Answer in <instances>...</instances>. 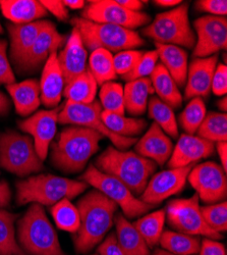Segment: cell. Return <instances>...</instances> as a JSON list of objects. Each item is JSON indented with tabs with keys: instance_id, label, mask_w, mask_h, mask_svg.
Segmentation results:
<instances>
[{
	"instance_id": "obj_54",
	"label": "cell",
	"mask_w": 227,
	"mask_h": 255,
	"mask_svg": "<svg viewBox=\"0 0 227 255\" xmlns=\"http://www.w3.org/2000/svg\"><path fill=\"white\" fill-rule=\"evenodd\" d=\"M63 2L67 7H70L71 9L84 8L86 3L85 1H82V0H65Z\"/></svg>"
},
{
	"instance_id": "obj_26",
	"label": "cell",
	"mask_w": 227,
	"mask_h": 255,
	"mask_svg": "<svg viewBox=\"0 0 227 255\" xmlns=\"http://www.w3.org/2000/svg\"><path fill=\"white\" fill-rule=\"evenodd\" d=\"M15 112L22 117H28L38 110L41 104L40 85L35 79L25 80L6 86Z\"/></svg>"
},
{
	"instance_id": "obj_56",
	"label": "cell",
	"mask_w": 227,
	"mask_h": 255,
	"mask_svg": "<svg viewBox=\"0 0 227 255\" xmlns=\"http://www.w3.org/2000/svg\"><path fill=\"white\" fill-rule=\"evenodd\" d=\"M227 99H226V96H224L222 99H220L219 101H218V103H217V105H218V109L219 110H221L224 114L226 113V110H227V101H226Z\"/></svg>"
},
{
	"instance_id": "obj_19",
	"label": "cell",
	"mask_w": 227,
	"mask_h": 255,
	"mask_svg": "<svg viewBox=\"0 0 227 255\" xmlns=\"http://www.w3.org/2000/svg\"><path fill=\"white\" fill-rule=\"evenodd\" d=\"M48 23L49 20L40 19L30 24L7 25L10 39L9 56L13 65L18 70L22 69L35 40L37 39L40 32L48 25Z\"/></svg>"
},
{
	"instance_id": "obj_55",
	"label": "cell",
	"mask_w": 227,
	"mask_h": 255,
	"mask_svg": "<svg viewBox=\"0 0 227 255\" xmlns=\"http://www.w3.org/2000/svg\"><path fill=\"white\" fill-rule=\"evenodd\" d=\"M154 3L159 6H175L179 5L181 1L180 0H156Z\"/></svg>"
},
{
	"instance_id": "obj_6",
	"label": "cell",
	"mask_w": 227,
	"mask_h": 255,
	"mask_svg": "<svg viewBox=\"0 0 227 255\" xmlns=\"http://www.w3.org/2000/svg\"><path fill=\"white\" fill-rule=\"evenodd\" d=\"M72 25L78 30L82 43L91 52L98 48L120 52L145 45V40L137 32L122 27L97 24L82 17L72 19Z\"/></svg>"
},
{
	"instance_id": "obj_1",
	"label": "cell",
	"mask_w": 227,
	"mask_h": 255,
	"mask_svg": "<svg viewBox=\"0 0 227 255\" xmlns=\"http://www.w3.org/2000/svg\"><path fill=\"white\" fill-rule=\"evenodd\" d=\"M117 207L115 202L96 189L78 200L79 228L74 236L77 252L87 253L103 240L113 225Z\"/></svg>"
},
{
	"instance_id": "obj_36",
	"label": "cell",
	"mask_w": 227,
	"mask_h": 255,
	"mask_svg": "<svg viewBox=\"0 0 227 255\" xmlns=\"http://www.w3.org/2000/svg\"><path fill=\"white\" fill-rule=\"evenodd\" d=\"M16 215L0 208V255H27L15 239Z\"/></svg>"
},
{
	"instance_id": "obj_48",
	"label": "cell",
	"mask_w": 227,
	"mask_h": 255,
	"mask_svg": "<svg viewBox=\"0 0 227 255\" xmlns=\"http://www.w3.org/2000/svg\"><path fill=\"white\" fill-rule=\"evenodd\" d=\"M42 5L45 7L47 12L52 13L55 17L60 20L69 19V10L67 6L60 0H42Z\"/></svg>"
},
{
	"instance_id": "obj_14",
	"label": "cell",
	"mask_w": 227,
	"mask_h": 255,
	"mask_svg": "<svg viewBox=\"0 0 227 255\" xmlns=\"http://www.w3.org/2000/svg\"><path fill=\"white\" fill-rule=\"evenodd\" d=\"M197 32L194 56L205 58L225 50L227 46V19L225 16L205 15L194 22Z\"/></svg>"
},
{
	"instance_id": "obj_49",
	"label": "cell",
	"mask_w": 227,
	"mask_h": 255,
	"mask_svg": "<svg viewBox=\"0 0 227 255\" xmlns=\"http://www.w3.org/2000/svg\"><path fill=\"white\" fill-rule=\"evenodd\" d=\"M200 255H226L225 246L213 239H204L201 241Z\"/></svg>"
},
{
	"instance_id": "obj_5",
	"label": "cell",
	"mask_w": 227,
	"mask_h": 255,
	"mask_svg": "<svg viewBox=\"0 0 227 255\" xmlns=\"http://www.w3.org/2000/svg\"><path fill=\"white\" fill-rule=\"evenodd\" d=\"M19 246L31 255H66L42 205L33 203L18 221Z\"/></svg>"
},
{
	"instance_id": "obj_12",
	"label": "cell",
	"mask_w": 227,
	"mask_h": 255,
	"mask_svg": "<svg viewBox=\"0 0 227 255\" xmlns=\"http://www.w3.org/2000/svg\"><path fill=\"white\" fill-rule=\"evenodd\" d=\"M81 17L97 24H110L129 30L137 29L150 22V15L140 11H130L115 0H92L88 2Z\"/></svg>"
},
{
	"instance_id": "obj_11",
	"label": "cell",
	"mask_w": 227,
	"mask_h": 255,
	"mask_svg": "<svg viewBox=\"0 0 227 255\" xmlns=\"http://www.w3.org/2000/svg\"><path fill=\"white\" fill-rule=\"evenodd\" d=\"M199 202L197 193L190 198L170 201L165 210L169 225L187 235L204 236L213 240L221 239V234L211 230L205 223Z\"/></svg>"
},
{
	"instance_id": "obj_18",
	"label": "cell",
	"mask_w": 227,
	"mask_h": 255,
	"mask_svg": "<svg viewBox=\"0 0 227 255\" xmlns=\"http://www.w3.org/2000/svg\"><path fill=\"white\" fill-rule=\"evenodd\" d=\"M67 40L65 35L56 30L55 25L49 22L38 35L20 70L25 72L38 70L46 62L51 53L58 52V49L66 45Z\"/></svg>"
},
{
	"instance_id": "obj_42",
	"label": "cell",
	"mask_w": 227,
	"mask_h": 255,
	"mask_svg": "<svg viewBox=\"0 0 227 255\" xmlns=\"http://www.w3.org/2000/svg\"><path fill=\"white\" fill-rule=\"evenodd\" d=\"M158 59L159 57L156 50L144 52L135 68L129 74L122 76V79L127 82H131L134 80L149 78L158 63Z\"/></svg>"
},
{
	"instance_id": "obj_30",
	"label": "cell",
	"mask_w": 227,
	"mask_h": 255,
	"mask_svg": "<svg viewBox=\"0 0 227 255\" xmlns=\"http://www.w3.org/2000/svg\"><path fill=\"white\" fill-rule=\"evenodd\" d=\"M101 119L110 132L126 138H137L147 128V122L144 119L127 118L125 115L105 111H102Z\"/></svg>"
},
{
	"instance_id": "obj_21",
	"label": "cell",
	"mask_w": 227,
	"mask_h": 255,
	"mask_svg": "<svg viewBox=\"0 0 227 255\" xmlns=\"http://www.w3.org/2000/svg\"><path fill=\"white\" fill-rule=\"evenodd\" d=\"M57 58L66 85L87 71V49L76 28L74 27Z\"/></svg>"
},
{
	"instance_id": "obj_50",
	"label": "cell",
	"mask_w": 227,
	"mask_h": 255,
	"mask_svg": "<svg viewBox=\"0 0 227 255\" xmlns=\"http://www.w3.org/2000/svg\"><path fill=\"white\" fill-rule=\"evenodd\" d=\"M11 192L5 182H0V208L6 207L10 202Z\"/></svg>"
},
{
	"instance_id": "obj_33",
	"label": "cell",
	"mask_w": 227,
	"mask_h": 255,
	"mask_svg": "<svg viewBox=\"0 0 227 255\" xmlns=\"http://www.w3.org/2000/svg\"><path fill=\"white\" fill-rule=\"evenodd\" d=\"M87 69L95 79L97 85L100 86L117 78L113 66V55L106 49L98 48L92 51Z\"/></svg>"
},
{
	"instance_id": "obj_58",
	"label": "cell",
	"mask_w": 227,
	"mask_h": 255,
	"mask_svg": "<svg viewBox=\"0 0 227 255\" xmlns=\"http://www.w3.org/2000/svg\"><path fill=\"white\" fill-rule=\"evenodd\" d=\"M3 33V30H2V27H1V25H0V34H2Z\"/></svg>"
},
{
	"instance_id": "obj_13",
	"label": "cell",
	"mask_w": 227,
	"mask_h": 255,
	"mask_svg": "<svg viewBox=\"0 0 227 255\" xmlns=\"http://www.w3.org/2000/svg\"><path fill=\"white\" fill-rule=\"evenodd\" d=\"M188 180L197 191L199 199L205 203L225 201L227 195L226 173L221 165L214 161H207L191 169Z\"/></svg>"
},
{
	"instance_id": "obj_37",
	"label": "cell",
	"mask_w": 227,
	"mask_h": 255,
	"mask_svg": "<svg viewBox=\"0 0 227 255\" xmlns=\"http://www.w3.org/2000/svg\"><path fill=\"white\" fill-rule=\"evenodd\" d=\"M198 136L211 142H226L227 116L224 113H209L197 131Z\"/></svg>"
},
{
	"instance_id": "obj_41",
	"label": "cell",
	"mask_w": 227,
	"mask_h": 255,
	"mask_svg": "<svg viewBox=\"0 0 227 255\" xmlns=\"http://www.w3.org/2000/svg\"><path fill=\"white\" fill-rule=\"evenodd\" d=\"M201 214L207 226L221 234L227 230V203L226 201L201 206Z\"/></svg>"
},
{
	"instance_id": "obj_20",
	"label": "cell",
	"mask_w": 227,
	"mask_h": 255,
	"mask_svg": "<svg viewBox=\"0 0 227 255\" xmlns=\"http://www.w3.org/2000/svg\"><path fill=\"white\" fill-rule=\"evenodd\" d=\"M218 61V55L209 57H195L188 70L187 86L184 98L189 100L195 97H208L211 91V83Z\"/></svg>"
},
{
	"instance_id": "obj_2",
	"label": "cell",
	"mask_w": 227,
	"mask_h": 255,
	"mask_svg": "<svg viewBox=\"0 0 227 255\" xmlns=\"http://www.w3.org/2000/svg\"><path fill=\"white\" fill-rule=\"evenodd\" d=\"M100 133L84 127H69L51 144V161L64 173H78L99 150Z\"/></svg>"
},
{
	"instance_id": "obj_22",
	"label": "cell",
	"mask_w": 227,
	"mask_h": 255,
	"mask_svg": "<svg viewBox=\"0 0 227 255\" xmlns=\"http://www.w3.org/2000/svg\"><path fill=\"white\" fill-rule=\"evenodd\" d=\"M172 150L173 144L170 138L155 123L136 144V153L159 165H163L170 158Z\"/></svg>"
},
{
	"instance_id": "obj_25",
	"label": "cell",
	"mask_w": 227,
	"mask_h": 255,
	"mask_svg": "<svg viewBox=\"0 0 227 255\" xmlns=\"http://www.w3.org/2000/svg\"><path fill=\"white\" fill-rule=\"evenodd\" d=\"M0 8L3 15L15 25L37 22L48 13L37 0H0Z\"/></svg>"
},
{
	"instance_id": "obj_24",
	"label": "cell",
	"mask_w": 227,
	"mask_h": 255,
	"mask_svg": "<svg viewBox=\"0 0 227 255\" xmlns=\"http://www.w3.org/2000/svg\"><path fill=\"white\" fill-rule=\"evenodd\" d=\"M155 50L161 60V65L166 69L178 87L187 83L189 70V55L183 48L175 45L155 43Z\"/></svg>"
},
{
	"instance_id": "obj_10",
	"label": "cell",
	"mask_w": 227,
	"mask_h": 255,
	"mask_svg": "<svg viewBox=\"0 0 227 255\" xmlns=\"http://www.w3.org/2000/svg\"><path fill=\"white\" fill-rule=\"evenodd\" d=\"M102 106L99 100H94L89 104H77L67 101L58 115V124L84 127L107 137L119 150H126L134 145L137 138H126L110 132L101 119Z\"/></svg>"
},
{
	"instance_id": "obj_15",
	"label": "cell",
	"mask_w": 227,
	"mask_h": 255,
	"mask_svg": "<svg viewBox=\"0 0 227 255\" xmlns=\"http://www.w3.org/2000/svg\"><path fill=\"white\" fill-rule=\"evenodd\" d=\"M194 165L169 168L154 175L148 182L140 199L155 206L168 197L179 193L188 181V176Z\"/></svg>"
},
{
	"instance_id": "obj_35",
	"label": "cell",
	"mask_w": 227,
	"mask_h": 255,
	"mask_svg": "<svg viewBox=\"0 0 227 255\" xmlns=\"http://www.w3.org/2000/svg\"><path fill=\"white\" fill-rule=\"evenodd\" d=\"M165 218H166V212L164 209H160L140 218L134 223L135 228L149 247H154L159 243L163 233Z\"/></svg>"
},
{
	"instance_id": "obj_38",
	"label": "cell",
	"mask_w": 227,
	"mask_h": 255,
	"mask_svg": "<svg viewBox=\"0 0 227 255\" xmlns=\"http://www.w3.org/2000/svg\"><path fill=\"white\" fill-rule=\"evenodd\" d=\"M50 212L56 226L63 231L76 233L79 228V214L70 199L60 200L51 206Z\"/></svg>"
},
{
	"instance_id": "obj_43",
	"label": "cell",
	"mask_w": 227,
	"mask_h": 255,
	"mask_svg": "<svg viewBox=\"0 0 227 255\" xmlns=\"http://www.w3.org/2000/svg\"><path fill=\"white\" fill-rule=\"evenodd\" d=\"M143 53V51L129 49L117 52L113 55V66L116 75L125 76L129 74L135 68Z\"/></svg>"
},
{
	"instance_id": "obj_28",
	"label": "cell",
	"mask_w": 227,
	"mask_h": 255,
	"mask_svg": "<svg viewBox=\"0 0 227 255\" xmlns=\"http://www.w3.org/2000/svg\"><path fill=\"white\" fill-rule=\"evenodd\" d=\"M154 93L150 78L128 82L123 88L126 112L133 116H141L145 114L149 101L148 98Z\"/></svg>"
},
{
	"instance_id": "obj_34",
	"label": "cell",
	"mask_w": 227,
	"mask_h": 255,
	"mask_svg": "<svg viewBox=\"0 0 227 255\" xmlns=\"http://www.w3.org/2000/svg\"><path fill=\"white\" fill-rule=\"evenodd\" d=\"M148 114L154 120L164 133L172 138L178 137V126L173 110L168 104L163 102L156 96H152L148 101Z\"/></svg>"
},
{
	"instance_id": "obj_17",
	"label": "cell",
	"mask_w": 227,
	"mask_h": 255,
	"mask_svg": "<svg viewBox=\"0 0 227 255\" xmlns=\"http://www.w3.org/2000/svg\"><path fill=\"white\" fill-rule=\"evenodd\" d=\"M215 151V144L199 136L182 134L170 158L168 159L169 168L194 165V163L211 156Z\"/></svg>"
},
{
	"instance_id": "obj_7",
	"label": "cell",
	"mask_w": 227,
	"mask_h": 255,
	"mask_svg": "<svg viewBox=\"0 0 227 255\" xmlns=\"http://www.w3.org/2000/svg\"><path fill=\"white\" fill-rule=\"evenodd\" d=\"M142 33L158 44L185 48H193L196 44V36L190 24L187 2L157 14L153 22L143 29Z\"/></svg>"
},
{
	"instance_id": "obj_39",
	"label": "cell",
	"mask_w": 227,
	"mask_h": 255,
	"mask_svg": "<svg viewBox=\"0 0 227 255\" xmlns=\"http://www.w3.org/2000/svg\"><path fill=\"white\" fill-rule=\"evenodd\" d=\"M207 111L206 105L201 97L192 98L191 101L185 106V109L178 117V123L185 133L194 135L197 133L199 127L203 123Z\"/></svg>"
},
{
	"instance_id": "obj_4",
	"label": "cell",
	"mask_w": 227,
	"mask_h": 255,
	"mask_svg": "<svg viewBox=\"0 0 227 255\" xmlns=\"http://www.w3.org/2000/svg\"><path fill=\"white\" fill-rule=\"evenodd\" d=\"M85 182L49 174L29 177L16 183V202L19 205L37 203L52 206L64 199H72L87 190Z\"/></svg>"
},
{
	"instance_id": "obj_40",
	"label": "cell",
	"mask_w": 227,
	"mask_h": 255,
	"mask_svg": "<svg viewBox=\"0 0 227 255\" xmlns=\"http://www.w3.org/2000/svg\"><path fill=\"white\" fill-rule=\"evenodd\" d=\"M100 104L105 112L117 115H125V97H123V87L119 83L107 82L101 86Z\"/></svg>"
},
{
	"instance_id": "obj_32",
	"label": "cell",
	"mask_w": 227,
	"mask_h": 255,
	"mask_svg": "<svg viewBox=\"0 0 227 255\" xmlns=\"http://www.w3.org/2000/svg\"><path fill=\"white\" fill-rule=\"evenodd\" d=\"M159 243L164 250L175 255H196L201 247L198 236L173 231H163Z\"/></svg>"
},
{
	"instance_id": "obj_47",
	"label": "cell",
	"mask_w": 227,
	"mask_h": 255,
	"mask_svg": "<svg viewBox=\"0 0 227 255\" xmlns=\"http://www.w3.org/2000/svg\"><path fill=\"white\" fill-rule=\"evenodd\" d=\"M97 251L98 255H126L118 245L114 233L109 234L107 238L100 244Z\"/></svg>"
},
{
	"instance_id": "obj_45",
	"label": "cell",
	"mask_w": 227,
	"mask_h": 255,
	"mask_svg": "<svg viewBox=\"0 0 227 255\" xmlns=\"http://www.w3.org/2000/svg\"><path fill=\"white\" fill-rule=\"evenodd\" d=\"M211 90L217 96H225L227 93V68L225 63L216 66L213 74Z\"/></svg>"
},
{
	"instance_id": "obj_44",
	"label": "cell",
	"mask_w": 227,
	"mask_h": 255,
	"mask_svg": "<svg viewBox=\"0 0 227 255\" xmlns=\"http://www.w3.org/2000/svg\"><path fill=\"white\" fill-rule=\"evenodd\" d=\"M15 83V77L7 57V42L0 40V85H11Z\"/></svg>"
},
{
	"instance_id": "obj_31",
	"label": "cell",
	"mask_w": 227,
	"mask_h": 255,
	"mask_svg": "<svg viewBox=\"0 0 227 255\" xmlns=\"http://www.w3.org/2000/svg\"><path fill=\"white\" fill-rule=\"evenodd\" d=\"M98 85L88 71L77 76L67 84L64 89V96L68 101L77 104H89L95 100Z\"/></svg>"
},
{
	"instance_id": "obj_9",
	"label": "cell",
	"mask_w": 227,
	"mask_h": 255,
	"mask_svg": "<svg viewBox=\"0 0 227 255\" xmlns=\"http://www.w3.org/2000/svg\"><path fill=\"white\" fill-rule=\"evenodd\" d=\"M80 180L93 186L102 194L115 202L117 206L122 209L123 216L127 219H135L144 216L154 207L137 198L125 184L109 175L100 172L94 164H91L87 168V171L80 177Z\"/></svg>"
},
{
	"instance_id": "obj_27",
	"label": "cell",
	"mask_w": 227,
	"mask_h": 255,
	"mask_svg": "<svg viewBox=\"0 0 227 255\" xmlns=\"http://www.w3.org/2000/svg\"><path fill=\"white\" fill-rule=\"evenodd\" d=\"M116 240L126 255H150V247L141 234L122 214L114 217Z\"/></svg>"
},
{
	"instance_id": "obj_53",
	"label": "cell",
	"mask_w": 227,
	"mask_h": 255,
	"mask_svg": "<svg viewBox=\"0 0 227 255\" xmlns=\"http://www.w3.org/2000/svg\"><path fill=\"white\" fill-rule=\"evenodd\" d=\"M10 110V102L5 94L0 92V116H5Z\"/></svg>"
},
{
	"instance_id": "obj_29",
	"label": "cell",
	"mask_w": 227,
	"mask_h": 255,
	"mask_svg": "<svg viewBox=\"0 0 227 255\" xmlns=\"http://www.w3.org/2000/svg\"><path fill=\"white\" fill-rule=\"evenodd\" d=\"M150 80L154 92L157 93L160 100L168 104L172 110L180 108L182 96L178 86L161 63H157L150 76Z\"/></svg>"
},
{
	"instance_id": "obj_46",
	"label": "cell",
	"mask_w": 227,
	"mask_h": 255,
	"mask_svg": "<svg viewBox=\"0 0 227 255\" xmlns=\"http://www.w3.org/2000/svg\"><path fill=\"white\" fill-rule=\"evenodd\" d=\"M196 8L208 12L215 16H225L227 13V2L225 0H200L196 1Z\"/></svg>"
},
{
	"instance_id": "obj_59",
	"label": "cell",
	"mask_w": 227,
	"mask_h": 255,
	"mask_svg": "<svg viewBox=\"0 0 227 255\" xmlns=\"http://www.w3.org/2000/svg\"><path fill=\"white\" fill-rule=\"evenodd\" d=\"M94 255H97V254H94Z\"/></svg>"
},
{
	"instance_id": "obj_51",
	"label": "cell",
	"mask_w": 227,
	"mask_h": 255,
	"mask_svg": "<svg viewBox=\"0 0 227 255\" xmlns=\"http://www.w3.org/2000/svg\"><path fill=\"white\" fill-rule=\"evenodd\" d=\"M115 1L123 8L135 12H140L144 5V2L139 1V0H115Z\"/></svg>"
},
{
	"instance_id": "obj_8",
	"label": "cell",
	"mask_w": 227,
	"mask_h": 255,
	"mask_svg": "<svg viewBox=\"0 0 227 255\" xmlns=\"http://www.w3.org/2000/svg\"><path fill=\"white\" fill-rule=\"evenodd\" d=\"M0 166L18 177H28L43 169L33 139L8 131L0 135Z\"/></svg>"
},
{
	"instance_id": "obj_52",
	"label": "cell",
	"mask_w": 227,
	"mask_h": 255,
	"mask_svg": "<svg viewBox=\"0 0 227 255\" xmlns=\"http://www.w3.org/2000/svg\"><path fill=\"white\" fill-rule=\"evenodd\" d=\"M216 149L218 152V155L220 157V161L222 163V168L226 173L227 168V143L226 142H217L216 144Z\"/></svg>"
},
{
	"instance_id": "obj_57",
	"label": "cell",
	"mask_w": 227,
	"mask_h": 255,
	"mask_svg": "<svg viewBox=\"0 0 227 255\" xmlns=\"http://www.w3.org/2000/svg\"><path fill=\"white\" fill-rule=\"evenodd\" d=\"M153 255H175V254L170 253V252L164 250V249H158V250L155 251V253Z\"/></svg>"
},
{
	"instance_id": "obj_16",
	"label": "cell",
	"mask_w": 227,
	"mask_h": 255,
	"mask_svg": "<svg viewBox=\"0 0 227 255\" xmlns=\"http://www.w3.org/2000/svg\"><path fill=\"white\" fill-rule=\"evenodd\" d=\"M59 110L55 108L40 111L30 118L18 122L19 129L33 137L36 152L42 161L46 159L49 147L56 135Z\"/></svg>"
},
{
	"instance_id": "obj_3",
	"label": "cell",
	"mask_w": 227,
	"mask_h": 255,
	"mask_svg": "<svg viewBox=\"0 0 227 255\" xmlns=\"http://www.w3.org/2000/svg\"><path fill=\"white\" fill-rule=\"evenodd\" d=\"M100 172L125 184L135 196H140L155 173L157 164L133 151L119 150L108 146L95 160Z\"/></svg>"
},
{
	"instance_id": "obj_23",
	"label": "cell",
	"mask_w": 227,
	"mask_h": 255,
	"mask_svg": "<svg viewBox=\"0 0 227 255\" xmlns=\"http://www.w3.org/2000/svg\"><path fill=\"white\" fill-rule=\"evenodd\" d=\"M58 52H53L49 55L42 72L40 80V98L46 108L55 109L59 104L64 94L66 86L63 72L60 70Z\"/></svg>"
}]
</instances>
